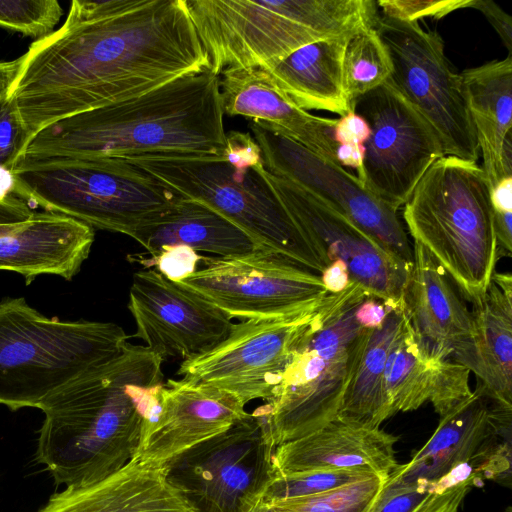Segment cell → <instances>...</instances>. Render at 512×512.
<instances>
[{
  "label": "cell",
  "instance_id": "cell-23",
  "mask_svg": "<svg viewBox=\"0 0 512 512\" xmlns=\"http://www.w3.org/2000/svg\"><path fill=\"white\" fill-rule=\"evenodd\" d=\"M412 249L413 265L403 296L410 325L421 339L466 367L471 310L428 251L416 241Z\"/></svg>",
  "mask_w": 512,
  "mask_h": 512
},
{
  "label": "cell",
  "instance_id": "cell-20",
  "mask_svg": "<svg viewBox=\"0 0 512 512\" xmlns=\"http://www.w3.org/2000/svg\"><path fill=\"white\" fill-rule=\"evenodd\" d=\"M224 114L250 118L337 163V119L313 115L296 106L262 68H229L219 76Z\"/></svg>",
  "mask_w": 512,
  "mask_h": 512
},
{
  "label": "cell",
  "instance_id": "cell-36",
  "mask_svg": "<svg viewBox=\"0 0 512 512\" xmlns=\"http://www.w3.org/2000/svg\"><path fill=\"white\" fill-rule=\"evenodd\" d=\"M130 262L142 265L144 268L156 267L157 271L173 282H179L195 271L204 256L184 245L164 246L155 255H129Z\"/></svg>",
  "mask_w": 512,
  "mask_h": 512
},
{
  "label": "cell",
  "instance_id": "cell-6",
  "mask_svg": "<svg viewBox=\"0 0 512 512\" xmlns=\"http://www.w3.org/2000/svg\"><path fill=\"white\" fill-rule=\"evenodd\" d=\"M403 219L472 305L486 293L501 258L490 186L477 162L454 156L435 161L404 204Z\"/></svg>",
  "mask_w": 512,
  "mask_h": 512
},
{
  "label": "cell",
  "instance_id": "cell-37",
  "mask_svg": "<svg viewBox=\"0 0 512 512\" xmlns=\"http://www.w3.org/2000/svg\"><path fill=\"white\" fill-rule=\"evenodd\" d=\"M380 15L401 21H418L421 18L440 19L447 14L470 8L472 0H378Z\"/></svg>",
  "mask_w": 512,
  "mask_h": 512
},
{
  "label": "cell",
  "instance_id": "cell-39",
  "mask_svg": "<svg viewBox=\"0 0 512 512\" xmlns=\"http://www.w3.org/2000/svg\"><path fill=\"white\" fill-rule=\"evenodd\" d=\"M494 229L501 257L512 255V177L490 189Z\"/></svg>",
  "mask_w": 512,
  "mask_h": 512
},
{
  "label": "cell",
  "instance_id": "cell-15",
  "mask_svg": "<svg viewBox=\"0 0 512 512\" xmlns=\"http://www.w3.org/2000/svg\"><path fill=\"white\" fill-rule=\"evenodd\" d=\"M264 167L320 198L342 213L381 246L413 262V249L396 209L385 203L344 167L299 143L249 125Z\"/></svg>",
  "mask_w": 512,
  "mask_h": 512
},
{
  "label": "cell",
  "instance_id": "cell-33",
  "mask_svg": "<svg viewBox=\"0 0 512 512\" xmlns=\"http://www.w3.org/2000/svg\"><path fill=\"white\" fill-rule=\"evenodd\" d=\"M384 481L373 476L324 493L264 502L273 512H370Z\"/></svg>",
  "mask_w": 512,
  "mask_h": 512
},
{
  "label": "cell",
  "instance_id": "cell-5",
  "mask_svg": "<svg viewBox=\"0 0 512 512\" xmlns=\"http://www.w3.org/2000/svg\"><path fill=\"white\" fill-rule=\"evenodd\" d=\"M209 70L275 65L314 42L375 27L374 0H185Z\"/></svg>",
  "mask_w": 512,
  "mask_h": 512
},
{
  "label": "cell",
  "instance_id": "cell-31",
  "mask_svg": "<svg viewBox=\"0 0 512 512\" xmlns=\"http://www.w3.org/2000/svg\"><path fill=\"white\" fill-rule=\"evenodd\" d=\"M478 478L474 470L465 476L454 471L438 482L405 483L392 471L370 512H459Z\"/></svg>",
  "mask_w": 512,
  "mask_h": 512
},
{
  "label": "cell",
  "instance_id": "cell-17",
  "mask_svg": "<svg viewBox=\"0 0 512 512\" xmlns=\"http://www.w3.org/2000/svg\"><path fill=\"white\" fill-rule=\"evenodd\" d=\"M128 309L136 324L132 337L163 360L199 356L222 342L233 326L221 310L154 269L133 274Z\"/></svg>",
  "mask_w": 512,
  "mask_h": 512
},
{
  "label": "cell",
  "instance_id": "cell-3",
  "mask_svg": "<svg viewBox=\"0 0 512 512\" xmlns=\"http://www.w3.org/2000/svg\"><path fill=\"white\" fill-rule=\"evenodd\" d=\"M223 117L219 76L206 70L54 122L29 141L21 158L222 155Z\"/></svg>",
  "mask_w": 512,
  "mask_h": 512
},
{
  "label": "cell",
  "instance_id": "cell-42",
  "mask_svg": "<svg viewBox=\"0 0 512 512\" xmlns=\"http://www.w3.org/2000/svg\"><path fill=\"white\" fill-rule=\"evenodd\" d=\"M392 308L373 297H366L355 311L357 323L365 329L380 327Z\"/></svg>",
  "mask_w": 512,
  "mask_h": 512
},
{
  "label": "cell",
  "instance_id": "cell-10",
  "mask_svg": "<svg viewBox=\"0 0 512 512\" xmlns=\"http://www.w3.org/2000/svg\"><path fill=\"white\" fill-rule=\"evenodd\" d=\"M274 450L253 411L163 463V472L190 512H249L277 476Z\"/></svg>",
  "mask_w": 512,
  "mask_h": 512
},
{
  "label": "cell",
  "instance_id": "cell-12",
  "mask_svg": "<svg viewBox=\"0 0 512 512\" xmlns=\"http://www.w3.org/2000/svg\"><path fill=\"white\" fill-rule=\"evenodd\" d=\"M205 267L176 282L229 318L279 320L315 310L329 294L319 274L264 250L204 257Z\"/></svg>",
  "mask_w": 512,
  "mask_h": 512
},
{
  "label": "cell",
  "instance_id": "cell-16",
  "mask_svg": "<svg viewBox=\"0 0 512 512\" xmlns=\"http://www.w3.org/2000/svg\"><path fill=\"white\" fill-rule=\"evenodd\" d=\"M315 310L294 318L233 324L222 342L182 361L177 374L228 391L245 404L256 399L266 401Z\"/></svg>",
  "mask_w": 512,
  "mask_h": 512
},
{
  "label": "cell",
  "instance_id": "cell-43",
  "mask_svg": "<svg viewBox=\"0 0 512 512\" xmlns=\"http://www.w3.org/2000/svg\"><path fill=\"white\" fill-rule=\"evenodd\" d=\"M328 293H339L351 283L348 270L340 261L331 262L320 274Z\"/></svg>",
  "mask_w": 512,
  "mask_h": 512
},
{
  "label": "cell",
  "instance_id": "cell-7",
  "mask_svg": "<svg viewBox=\"0 0 512 512\" xmlns=\"http://www.w3.org/2000/svg\"><path fill=\"white\" fill-rule=\"evenodd\" d=\"M368 295L357 284L327 294L298 339L279 383L254 413L276 448L337 417L366 329L355 311Z\"/></svg>",
  "mask_w": 512,
  "mask_h": 512
},
{
  "label": "cell",
  "instance_id": "cell-38",
  "mask_svg": "<svg viewBox=\"0 0 512 512\" xmlns=\"http://www.w3.org/2000/svg\"><path fill=\"white\" fill-rule=\"evenodd\" d=\"M28 144V134L15 103L0 101V166L13 170Z\"/></svg>",
  "mask_w": 512,
  "mask_h": 512
},
{
  "label": "cell",
  "instance_id": "cell-44",
  "mask_svg": "<svg viewBox=\"0 0 512 512\" xmlns=\"http://www.w3.org/2000/svg\"><path fill=\"white\" fill-rule=\"evenodd\" d=\"M34 212L32 205L19 197L0 201V224L24 221Z\"/></svg>",
  "mask_w": 512,
  "mask_h": 512
},
{
  "label": "cell",
  "instance_id": "cell-22",
  "mask_svg": "<svg viewBox=\"0 0 512 512\" xmlns=\"http://www.w3.org/2000/svg\"><path fill=\"white\" fill-rule=\"evenodd\" d=\"M398 437L336 417L320 429L278 445L272 461L277 475L316 470H360L386 479L398 466Z\"/></svg>",
  "mask_w": 512,
  "mask_h": 512
},
{
  "label": "cell",
  "instance_id": "cell-9",
  "mask_svg": "<svg viewBox=\"0 0 512 512\" xmlns=\"http://www.w3.org/2000/svg\"><path fill=\"white\" fill-rule=\"evenodd\" d=\"M129 336L112 322L62 321L23 297L0 301V405L42 403L90 367L117 355Z\"/></svg>",
  "mask_w": 512,
  "mask_h": 512
},
{
  "label": "cell",
  "instance_id": "cell-28",
  "mask_svg": "<svg viewBox=\"0 0 512 512\" xmlns=\"http://www.w3.org/2000/svg\"><path fill=\"white\" fill-rule=\"evenodd\" d=\"M351 37L311 43L264 70L299 108L343 116L352 112L343 81L344 53Z\"/></svg>",
  "mask_w": 512,
  "mask_h": 512
},
{
  "label": "cell",
  "instance_id": "cell-19",
  "mask_svg": "<svg viewBox=\"0 0 512 512\" xmlns=\"http://www.w3.org/2000/svg\"><path fill=\"white\" fill-rule=\"evenodd\" d=\"M470 370L421 339L405 313L384 371V390L391 416L430 402L443 417L473 391Z\"/></svg>",
  "mask_w": 512,
  "mask_h": 512
},
{
  "label": "cell",
  "instance_id": "cell-27",
  "mask_svg": "<svg viewBox=\"0 0 512 512\" xmlns=\"http://www.w3.org/2000/svg\"><path fill=\"white\" fill-rule=\"evenodd\" d=\"M459 75L483 159L481 167L492 189L507 178L501 160L512 138V57L465 69Z\"/></svg>",
  "mask_w": 512,
  "mask_h": 512
},
{
  "label": "cell",
  "instance_id": "cell-1",
  "mask_svg": "<svg viewBox=\"0 0 512 512\" xmlns=\"http://www.w3.org/2000/svg\"><path fill=\"white\" fill-rule=\"evenodd\" d=\"M20 58L9 98L28 143L61 119L210 68L185 0H73L64 24Z\"/></svg>",
  "mask_w": 512,
  "mask_h": 512
},
{
  "label": "cell",
  "instance_id": "cell-8",
  "mask_svg": "<svg viewBox=\"0 0 512 512\" xmlns=\"http://www.w3.org/2000/svg\"><path fill=\"white\" fill-rule=\"evenodd\" d=\"M17 194L44 211L129 237L168 212L178 195L122 158H21Z\"/></svg>",
  "mask_w": 512,
  "mask_h": 512
},
{
  "label": "cell",
  "instance_id": "cell-34",
  "mask_svg": "<svg viewBox=\"0 0 512 512\" xmlns=\"http://www.w3.org/2000/svg\"><path fill=\"white\" fill-rule=\"evenodd\" d=\"M62 15L56 0H0V28L35 41L52 34Z\"/></svg>",
  "mask_w": 512,
  "mask_h": 512
},
{
  "label": "cell",
  "instance_id": "cell-46",
  "mask_svg": "<svg viewBox=\"0 0 512 512\" xmlns=\"http://www.w3.org/2000/svg\"><path fill=\"white\" fill-rule=\"evenodd\" d=\"M249 512H273L263 501H259Z\"/></svg>",
  "mask_w": 512,
  "mask_h": 512
},
{
  "label": "cell",
  "instance_id": "cell-41",
  "mask_svg": "<svg viewBox=\"0 0 512 512\" xmlns=\"http://www.w3.org/2000/svg\"><path fill=\"white\" fill-rule=\"evenodd\" d=\"M470 8L479 10L498 33L503 44L512 53V19L500 6L491 0H472Z\"/></svg>",
  "mask_w": 512,
  "mask_h": 512
},
{
  "label": "cell",
  "instance_id": "cell-2",
  "mask_svg": "<svg viewBox=\"0 0 512 512\" xmlns=\"http://www.w3.org/2000/svg\"><path fill=\"white\" fill-rule=\"evenodd\" d=\"M162 362L144 345L126 342L42 403L35 456L57 485H91L135 457L163 385Z\"/></svg>",
  "mask_w": 512,
  "mask_h": 512
},
{
  "label": "cell",
  "instance_id": "cell-32",
  "mask_svg": "<svg viewBox=\"0 0 512 512\" xmlns=\"http://www.w3.org/2000/svg\"><path fill=\"white\" fill-rule=\"evenodd\" d=\"M393 64L387 46L376 27L363 29L353 35L346 46L343 59V81L351 107L359 97L389 80Z\"/></svg>",
  "mask_w": 512,
  "mask_h": 512
},
{
  "label": "cell",
  "instance_id": "cell-13",
  "mask_svg": "<svg viewBox=\"0 0 512 512\" xmlns=\"http://www.w3.org/2000/svg\"><path fill=\"white\" fill-rule=\"evenodd\" d=\"M327 267L345 264L350 281L386 306H403L413 262L388 251L329 204L295 183L269 172L262 157L252 165Z\"/></svg>",
  "mask_w": 512,
  "mask_h": 512
},
{
  "label": "cell",
  "instance_id": "cell-47",
  "mask_svg": "<svg viewBox=\"0 0 512 512\" xmlns=\"http://www.w3.org/2000/svg\"><path fill=\"white\" fill-rule=\"evenodd\" d=\"M503 512H512V507L508 506Z\"/></svg>",
  "mask_w": 512,
  "mask_h": 512
},
{
  "label": "cell",
  "instance_id": "cell-45",
  "mask_svg": "<svg viewBox=\"0 0 512 512\" xmlns=\"http://www.w3.org/2000/svg\"><path fill=\"white\" fill-rule=\"evenodd\" d=\"M21 58L11 61L0 60V101L10 95L11 88L18 76Z\"/></svg>",
  "mask_w": 512,
  "mask_h": 512
},
{
  "label": "cell",
  "instance_id": "cell-14",
  "mask_svg": "<svg viewBox=\"0 0 512 512\" xmlns=\"http://www.w3.org/2000/svg\"><path fill=\"white\" fill-rule=\"evenodd\" d=\"M352 112L363 117L370 128L358 178L398 210L429 167L445 156L442 143L389 80L355 100Z\"/></svg>",
  "mask_w": 512,
  "mask_h": 512
},
{
  "label": "cell",
  "instance_id": "cell-29",
  "mask_svg": "<svg viewBox=\"0 0 512 512\" xmlns=\"http://www.w3.org/2000/svg\"><path fill=\"white\" fill-rule=\"evenodd\" d=\"M150 255L164 246L228 257L261 250L239 227L207 206L178 196L171 209L133 237Z\"/></svg>",
  "mask_w": 512,
  "mask_h": 512
},
{
  "label": "cell",
  "instance_id": "cell-4",
  "mask_svg": "<svg viewBox=\"0 0 512 512\" xmlns=\"http://www.w3.org/2000/svg\"><path fill=\"white\" fill-rule=\"evenodd\" d=\"M178 196L201 203L244 231L264 251L316 273L326 268L252 165L261 159L250 133H226L222 155L145 154L122 158Z\"/></svg>",
  "mask_w": 512,
  "mask_h": 512
},
{
  "label": "cell",
  "instance_id": "cell-25",
  "mask_svg": "<svg viewBox=\"0 0 512 512\" xmlns=\"http://www.w3.org/2000/svg\"><path fill=\"white\" fill-rule=\"evenodd\" d=\"M472 332L466 367L487 397L512 408V276L494 272L485 295L471 310Z\"/></svg>",
  "mask_w": 512,
  "mask_h": 512
},
{
  "label": "cell",
  "instance_id": "cell-26",
  "mask_svg": "<svg viewBox=\"0 0 512 512\" xmlns=\"http://www.w3.org/2000/svg\"><path fill=\"white\" fill-rule=\"evenodd\" d=\"M492 401L478 385L472 395L441 417L426 444L393 470L405 483L438 482L471 463L492 430Z\"/></svg>",
  "mask_w": 512,
  "mask_h": 512
},
{
  "label": "cell",
  "instance_id": "cell-11",
  "mask_svg": "<svg viewBox=\"0 0 512 512\" xmlns=\"http://www.w3.org/2000/svg\"><path fill=\"white\" fill-rule=\"evenodd\" d=\"M375 27L392 60V85L434 129L445 155L477 162L480 152L460 75L446 58L439 34L418 21L382 15Z\"/></svg>",
  "mask_w": 512,
  "mask_h": 512
},
{
  "label": "cell",
  "instance_id": "cell-21",
  "mask_svg": "<svg viewBox=\"0 0 512 512\" xmlns=\"http://www.w3.org/2000/svg\"><path fill=\"white\" fill-rule=\"evenodd\" d=\"M93 242L89 225L59 213L35 211L24 221L0 224V270L19 273L27 285L43 274L71 280Z\"/></svg>",
  "mask_w": 512,
  "mask_h": 512
},
{
  "label": "cell",
  "instance_id": "cell-18",
  "mask_svg": "<svg viewBox=\"0 0 512 512\" xmlns=\"http://www.w3.org/2000/svg\"><path fill=\"white\" fill-rule=\"evenodd\" d=\"M236 395L185 378L169 379L160 390L155 417L144 423L136 458L162 465L214 437L245 417Z\"/></svg>",
  "mask_w": 512,
  "mask_h": 512
},
{
  "label": "cell",
  "instance_id": "cell-40",
  "mask_svg": "<svg viewBox=\"0 0 512 512\" xmlns=\"http://www.w3.org/2000/svg\"><path fill=\"white\" fill-rule=\"evenodd\" d=\"M369 135L370 128L366 120L354 112L340 116L334 127L337 146H364Z\"/></svg>",
  "mask_w": 512,
  "mask_h": 512
},
{
  "label": "cell",
  "instance_id": "cell-30",
  "mask_svg": "<svg viewBox=\"0 0 512 512\" xmlns=\"http://www.w3.org/2000/svg\"><path fill=\"white\" fill-rule=\"evenodd\" d=\"M404 319L402 306L391 309L380 327L366 329L337 417L370 428H379L391 417L384 390V371Z\"/></svg>",
  "mask_w": 512,
  "mask_h": 512
},
{
  "label": "cell",
  "instance_id": "cell-35",
  "mask_svg": "<svg viewBox=\"0 0 512 512\" xmlns=\"http://www.w3.org/2000/svg\"><path fill=\"white\" fill-rule=\"evenodd\" d=\"M377 476L360 470H316L277 475L266 489L263 501L324 493L341 486Z\"/></svg>",
  "mask_w": 512,
  "mask_h": 512
},
{
  "label": "cell",
  "instance_id": "cell-24",
  "mask_svg": "<svg viewBox=\"0 0 512 512\" xmlns=\"http://www.w3.org/2000/svg\"><path fill=\"white\" fill-rule=\"evenodd\" d=\"M38 512H190L163 466L134 457L109 477L51 495Z\"/></svg>",
  "mask_w": 512,
  "mask_h": 512
}]
</instances>
